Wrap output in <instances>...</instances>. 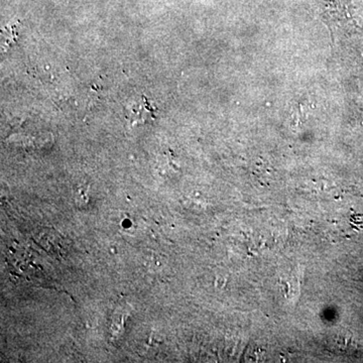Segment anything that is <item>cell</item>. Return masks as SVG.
<instances>
[{"mask_svg": "<svg viewBox=\"0 0 363 363\" xmlns=\"http://www.w3.org/2000/svg\"><path fill=\"white\" fill-rule=\"evenodd\" d=\"M127 119L133 124H143L156 119V108L152 105L147 97L143 96L138 103L131 104L127 112Z\"/></svg>", "mask_w": 363, "mask_h": 363, "instance_id": "cell-1", "label": "cell"}, {"mask_svg": "<svg viewBox=\"0 0 363 363\" xmlns=\"http://www.w3.org/2000/svg\"><path fill=\"white\" fill-rule=\"evenodd\" d=\"M51 238H52V232H44V235L43 237H41L40 238V242L41 244L44 245V247H47L48 245H50L51 244V242H53L52 239H51ZM54 244V251L55 253H60V251H61L62 253V249H63V247H62V245L61 246H60V244Z\"/></svg>", "mask_w": 363, "mask_h": 363, "instance_id": "cell-2", "label": "cell"}]
</instances>
